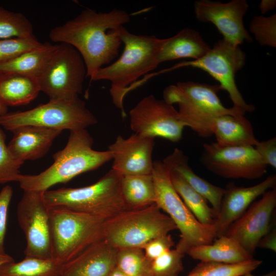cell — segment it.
<instances>
[{
    "label": "cell",
    "instance_id": "11",
    "mask_svg": "<svg viewBox=\"0 0 276 276\" xmlns=\"http://www.w3.org/2000/svg\"><path fill=\"white\" fill-rule=\"evenodd\" d=\"M245 59V54L239 46L233 45L222 39L200 58L182 62L174 68L192 66L206 72L218 81L222 90L227 92L234 108L244 113L251 112L255 107L245 102L235 79L236 74L244 65Z\"/></svg>",
    "mask_w": 276,
    "mask_h": 276
},
{
    "label": "cell",
    "instance_id": "39",
    "mask_svg": "<svg viewBox=\"0 0 276 276\" xmlns=\"http://www.w3.org/2000/svg\"><path fill=\"white\" fill-rule=\"evenodd\" d=\"M254 148L267 165H270L276 168V137H273L266 141L260 142L254 146Z\"/></svg>",
    "mask_w": 276,
    "mask_h": 276
},
{
    "label": "cell",
    "instance_id": "25",
    "mask_svg": "<svg viewBox=\"0 0 276 276\" xmlns=\"http://www.w3.org/2000/svg\"><path fill=\"white\" fill-rule=\"evenodd\" d=\"M40 92L36 77L16 74H2L0 103L7 107L28 104Z\"/></svg>",
    "mask_w": 276,
    "mask_h": 276
},
{
    "label": "cell",
    "instance_id": "46",
    "mask_svg": "<svg viewBox=\"0 0 276 276\" xmlns=\"http://www.w3.org/2000/svg\"><path fill=\"white\" fill-rule=\"evenodd\" d=\"M1 76H2V74H0V80H1Z\"/></svg>",
    "mask_w": 276,
    "mask_h": 276
},
{
    "label": "cell",
    "instance_id": "33",
    "mask_svg": "<svg viewBox=\"0 0 276 276\" xmlns=\"http://www.w3.org/2000/svg\"><path fill=\"white\" fill-rule=\"evenodd\" d=\"M24 163L16 159L6 144V135L0 126V184L18 181Z\"/></svg>",
    "mask_w": 276,
    "mask_h": 276
},
{
    "label": "cell",
    "instance_id": "19",
    "mask_svg": "<svg viewBox=\"0 0 276 276\" xmlns=\"http://www.w3.org/2000/svg\"><path fill=\"white\" fill-rule=\"evenodd\" d=\"M118 249L104 239L63 264L62 276H110L117 267Z\"/></svg>",
    "mask_w": 276,
    "mask_h": 276
},
{
    "label": "cell",
    "instance_id": "40",
    "mask_svg": "<svg viewBox=\"0 0 276 276\" xmlns=\"http://www.w3.org/2000/svg\"><path fill=\"white\" fill-rule=\"evenodd\" d=\"M275 225L260 239L257 245V247L276 252V228Z\"/></svg>",
    "mask_w": 276,
    "mask_h": 276
},
{
    "label": "cell",
    "instance_id": "17",
    "mask_svg": "<svg viewBox=\"0 0 276 276\" xmlns=\"http://www.w3.org/2000/svg\"><path fill=\"white\" fill-rule=\"evenodd\" d=\"M155 138L134 133L125 139L118 135L108 146L113 160L112 169L120 176L151 174Z\"/></svg>",
    "mask_w": 276,
    "mask_h": 276
},
{
    "label": "cell",
    "instance_id": "28",
    "mask_svg": "<svg viewBox=\"0 0 276 276\" xmlns=\"http://www.w3.org/2000/svg\"><path fill=\"white\" fill-rule=\"evenodd\" d=\"M168 168L174 188L195 218L202 224H214L216 217L206 199L194 190L176 172Z\"/></svg>",
    "mask_w": 276,
    "mask_h": 276
},
{
    "label": "cell",
    "instance_id": "3",
    "mask_svg": "<svg viewBox=\"0 0 276 276\" xmlns=\"http://www.w3.org/2000/svg\"><path fill=\"white\" fill-rule=\"evenodd\" d=\"M93 143V138L86 129L70 131L64 148L53 155L54 163L38 174H20L17 181L20 187L23 191L44 192L112 159L109 150H95Z\"/></svg>",
    "mask_w": 276,
    "mask_h": 276
},
{
    "label": "cell",
    "instance_id": "18",
    "mask_svg": "<svg viewBox=\"0 0 276 276\" xmlns=\"http://www.w3.org/2000/svg\"><path fill=\"white\" fill-rule=\"evenodd\" d=\"M276 175H271L260 183L248 187L227 185L222 199L214 225L217 237L224 235L229 226L237 220L255 200L275 187Z\"/></svg>",
    "mask_w": 276,
    "mask_h": 276
},
{
    "label": "cell",
    "instance_id": "1",
    "mask_svg": "<svg viewBox=\"0 0 276 276\" xmlns=\"http://www.w3.org/2000/svg\"><path fill=\"white\" fill-rule=\"evenodd\" d=\"M130 21V15L123 10L97 12L86 8L75 18L52 29L49 37L57 44L66 43L76 49L85 63L86 77L90 78L117 57L122 43L121 29Z\"/></svg>",
    "mask_w": 276,
    "mask_h": 276
},
{
    "label": "cell",
    "instance_id": "6",
    "mask_svg": "<svg viewBox=\"0 0 276 276\" xmlns=\"http://www.w3.org/2000/svg\"><path fill=\"white\" fill-rule=\"evenodd\" d=\"M152 175L155 203L172 219L180 232L175 248L186 254L192 247L212 243L217 237L214 224H203L195 218L174 188L169 169L163 161L153 162Z\"/></svg>",
    "mask_w": 276,
    "mask_h": 276
},
{
    "label": "cell",
    "instance_id": "41",
    "mask_svg": "<svg viewBox=\"0 0 276 276\" xmlns=\"http://www.w3.org/2000/svg\"><path fill=\"white\" fill-rule=\"evenodd\" d=\"M276 6L275 0H262L259 4V8L261 13H266L269 11L273 10Z\"/></svg>",
    "mask_w": 276,
    "mask_h": 276
},
{
    "label": "cell",
    "instance_id": "2",
    "mask_svg": "<svg viewBox=\"0 0 276 276\" xmlns=\"http://www.w3.org/2000/svg\"><path fill=\"white\" fill-rule=\"evenodd\" d=\"M120 36L124 45L121 56L113 63L99 68L90 79L110 81L113 102L124 112L123 99L130 86L159 64L158 56L167 38L134 34L124 26Z\"/></svg>",
    "mask_w": 276,
    "mask_h": 276
},
{
    "label": "cell",
    "instance_id": "20",
    "mask_svg": "<svg viewBox=\"0 0 276 276\" xmlns=\"http://www.w3.org/2000/svg\"><path fill=\"white\" fill-rule=\"evenodd\" d=\"M62 131L38 126H21L12 131L13 135L8 147L14 157L22 163L38 159L47 154Z\"/></svg>",
    "mask_w": 276,
    "mask_h": 276
},
{
    "label": "cell",
    "instance_id": "7",
    "mask_svg": "<svg viewBox=\"0 0 276 276\" xmlns=\"http://www.w3.org/2000/svg\"><path fill=\"white\" fill-rule=\"evenodd\" d=\"M52 259L70 261L92 244L104 239L105 220L64 208H50Z\"/></svg>",
    "mask_w": 276,
    "mask_h": 276
},
{
    "label": "cell",
    "instance_id": "9",
    "mask_svg": "<svg viewBox=\"0 0 276 276\" xmlns=\"http://www.w3.org/2000/svg\"><path fill=\"white\" fill-rule=\"evenodd\" d=\"M97 122L96 117L79 98L50 100L30 110L7 112L0 116V126L11 131L24 126L73 131L86 129Z\"/></svg>",
    "mask_w": 276,
    "mask_h": 276
},
{
    "label": "cell",
    "instance_id": "23",
    "mask_svg": "<svg viewBox=\"0 0 276 276\" xmlns=\"http://www.w3.org/2000/svg\"><path fill=\"white\" fill-rule=\"evenodd\" d=\"M210 48L198 31L185 28L167 38L157 60L159 64L180 58L197 60L204 56Z\"/></svg>",
    "mask_w": 276,
    "mask_h": 276
},
{
    "label": "cell",
    "instance_id": "16",
    "mask_svg": "<svg viewBox=\"0 0 276 276\" xmlns=\"http://www.w3.org/2000/svg\"><path fill=\"white\" fill-rule=\"evenodd\" d=\"M248 8L245 0H233L225 3L198 0L194 3L196 18L202 22L213 24L222 35L223 39L235 46L252 40L243 20Z\"/></svg>",
    "mask_w": 276,
    "mask_h": 276
},
{
    "label": "cell",
    "instance_id": "34",
    "mask_svg": "<svg viewBox=\"0 0 276 276\" xmlns=\"http://www.w3.org/2000/svg\"><path fill=\"white\" fill-rule=\"evenodd\" d=\"M185 255L176 248L171 249L152 260L153 276H178L183 270L182 259Z\"/></svg>",
    "mask_w": 276,
    "mask_h": 276
},
{
    "label": "cell",
    "instance_id": "14",
    "mask_svg": "<svg viewBox=\"0 0 276 276\" xmlns=\"http://www.w3.org/2000/svg\"><path fill=\"white\" fill-rule=\"evenodd\" d=\"M129 121L135 133L172 142L180 140L186 127L173 105L152 95L144 97L130 110Z\"/></svg>",
    "mask_w": 276,
    "mask_h": 276
},
{
    "label": "cell",
    "instance_id": "27",
    "mask_svg": "<svg viewBox=\"0 0 276 276\" xmlns=\"http://www.w3.org/2000/svg\"><path fill=\"white\" fill-rule=\"evenodd\" d=\"M120 189L128 209L145 208L155 203L152 174L121 176Z\"/></svg>",
    "mask_w": 276,
    "mask_h": 276
},
{
    "label": "cell",
    "instance_id": "5",
    "mask_svg": "<svg viewBox=\"0 0 276 276\" xmlns=\"http://www.w3.org/2000/svg\"><path fill=\"white\" fill-rule=\"evenodd\" d=\"M120 177L111 169L92 185L47 190L43 197L49 208H64L106 220L128 210L122 195Z\"/></svg>",
    "mask_w": 276,
    "mask_h": 276
},
{
    "label": "cell",
    "instance_id": "24",
    "mask_svg": "<svg viewBox=\"0 0 276 276\" xmlns=\"http://www.w3.org/2000/svg\"><path fill=\"white\" fill-rule=\"evenodd\" d=\"M209 244L191 247L186 252L192 258L200 261H212L234 264L254 258L235 239L222 235Z\"/></svg>",
    "mask_w": 276,
    "mask_h": 276
},
{
    "label": "cell",
    "instance_id": "42",
    "mask_svg": "<svg viewBox=\"0 0 276 276\" xmlns=\"http://www.w3.org/2000/svg\"><path fill=\"white\" fill-rule=\"evenodd\" d=\"M14 261L13 258L6 252H0V267L3 264Z\"/></svg>",
    "mask_w": 276,
    "mask_h": 276
},
{
    "label": "cell",
    "instance_id": "4",
    "mask_svg": "<svg viewBox=\"0 0 276 276\" xmlns=\"http://www.w3.org/2000/svg\"><path fill=\"white\" fill-rule=\"evenodd\" d=\"M220 90L219 84L179 82L164 89L163 99L170 104H177L179 117L185 126L191 128L199 136L206 138L213 135L212 125L218 116L245 114L233 107H225L217 95Z\"/></svg>",
    "mask_w": 276,
    "mask_h": 276
},
{
    "label": "cell",
    "instance_id": "10",
    "mask_svg": "<svg viewBox=\"0 0 276 276\" xmlns=\"http://www.w3.org/2000/svg\"><path fill=\"white\" fill-rule=\"evenodd\" d=\"M86 67L78 51L64 43L56 44L51 57L37 78L40 91L50 100L79 98L86 77Z\"/></svg>",
    "mask_w": 276,
    "mask_h": 276
},
{
    "label": "cell",
    "instance_id": "38",
    "mask_svg": "<svg viewBox=\"0 0 276 276\" xmlns=\"http://www.w3.org/2000/svg\"><path fill=\"white\" fill-rule=\"evenodd\" d=\"M13 195L11 186L7 185L0 191V252H5L4 241L6 234L9 206Z\"/></svg>",
    "mask_w": 276,
    "mask_h": 276
},
{
    "label": "cell",
    "instance_id": "36",
    "mask_svg": "<svg viewBox=\"0 0 276 276\" xmlns=\"http://www.w3.org/2000/svg\"><path fill=\"white\" fill-rule=\"evenodd\" d=\"M41 43L34 35L23 38L0 39V63L8 61Z\"/></svg>",
    "mask_w": 276,
    "mask_h": 276
},
{
    "label": "cell",
    "instance_id": "45",
    "mask_svg": "<svg viewBox=\"0 0 276 276\" xmlns=\"http://www.w3.org/2000/svg\"><path fill=\"white\" fill-rule=\"evenodd\" d=\"M8 107L0 103V116L7 112Z\"/></svg>",
    "mask_w": 276,
    "mask_h": 276
},
{
    "label": "cell",
    "instance_id": "32",
    "mask_svg": "<svg viewBox=\"0 0 276 276\" xmlns=\"http://www.w3.org/2000/svg\"><path fill=\"white\" fill-rule=\"evenodd\" d=\"M33 25L22 13L0 7V39L23 38L33 34Z\"/></svg>",
    "mask_w": 276,
    "mask_h": 276
},
{
    "label": "cell",
    "instance_id": "22",
    "mask_svg": "<svg viewBox=\"0 0 276 276\" xmlns=\"http://www.w3.org/2000/svg\"><path fill=\"white\" fill-rule=\"evenodd\" d=\"M216 143L222 146H252L259 142L250 122L244 116L223 114L217 117L211 128Z\"/></svg>",
    "mask_w": 276,
    "mask_h": 276
},
{
    "label": "cell",
    "instance_id": "21",
    "mask_svg": "<svg viewBox=\"0 0 276 276\" xmlns=\"http://www.w3.org/2000/svg\"><path fill=\"white\" fill-rule=\"evenodd\" d=\"M163 162L170 169L176 172L211 204L216 217L225 191V188L213 185L197 175L191 168L188 156L178 148H175Z\"/></svg>",
    "mask_w": 276,
    "mask_h": 276
},
{
    "label": "cell",
    "instance_id": "43",
    "mask_svg": "<svg viewBox=\"0 0 276 276\" xmlns=\"http://www.w3.org/2000/svg\"><path fill=\"white\" fill-rule=\"evenodd\" d=\"M110 276H127L121 271H120L118 268H115Z\"/></svg>",
    "mask_w": 276,
    "mask_h": 276
},
{
    "label": "cell",
    "instance_id": "29",
    "mask_svg": "<svg viewBox=\"0 0 276 276\" xmlns=\"http://www.w3.org/2000/svg\"><path fill=\"white\" fill-rule=\"evenodd\" d=\"M62 265L53 259L25 257L2 265L0 276H62Z\"/></svg>",
    "mask_w": 276,
    "mask_h": 276
},
{
    "label": "cell",
    "instance_id": "26",
    "mask_svg": "<svg viewBox=\"0 0 276 276\" xmlns=\"http://www.w3.org/2000/svg\"><path fill=\"white\" fill-rule=\"evenodd\" d=\"M56 44L48 42L26 51L15 57L0 63V74H16L37 78L43 70Z\"/></svg>",
    "mask_w": 276,
    "mask_h": 276
},
{
    "label": "cell",
    "instance_id": "44",
    "mask_svg": "<svg viewBox=\"0 0 276 276\" xmlns=\"http://www.w3.org/2000/svg\"><path fill=\"white\" fill-rule=\"evenodd\" d=\"M243 276H256V275H254L251 274V272H250V273H247L245 274ZM258 276H276V271L272 270L267 273L264 274L262 275H258Z\"/></svg>",
    "mask_w": 276,
    "mask_h": 276
},
{
    "label": "cell",
    "instance_id": "8",
    "mask_svg": "<svg viewBox=\"0 0 276 276\" xmlns=\"http://www.w3.org/2000/svg\"><path fill=\"white\" fill-rule=\"evenodd\" d=\"M177 229L172 219L154 203L125 210L106 220L104 240L118 248H142L152 239Z\"/></svg>",
    "mask_w": 276,
    "mask_h": 276
},
{
    "label": "cell",
    "instance_id": "13",
    "mask_svg": "<svg viewBox=\"0 0 276 276\" xmlns=\"http://www.w3.org/2000/svg\"><path fill=\"white\" fill-rule=\"evenodd\" d=\"M43 192L24 191L18 203L17 217L26 241L25 257L53 259L50 208Z\"/></svg>",
    "mask_w": 276,
    "mask_h": 276
},
{
    "label": "cell",
    "instance_id": "35",
    "mask_svg": "<svg viewBox=\"0 0 276 276\" xmlns=\"http://www.w3.org/2000/svg\"><path fill=\"white\" fill-rule=\"evenodd\" d=\"M249 31L263 46L276 47V14L255 16L249 25Z\"/></svg>",
    "mask_w": 276,
    "mask_h": 276
},
{
    "label": "cell",
    "instance_id": "30",
    "mask_svg": "<svg viewBox=\"0 0 276 276\" xmlns=\"http://www.w3.org/2000/svg\"><path fill=\"white\" fill-rule=\"evenodd\" d=\"M262 261L254 258L238 263L200 261L185 276H243L257 268Z\"/></svg>",
    "mask_w": 276,
    "mask_h": 276
},
{
    "label": "cell",
    "instance_id": "12",
    "mask_svg": "<svg viewBox=\"0 0 276 276\" xmlns=\"http://www.w3.org/2000/svg\"><path fill=\"white\" fill-rule=\"evenodd\" d=\"M200 162L210 171L226 179L253 180L267 172V165L252 146H222L205 143Z\"/></svg>",
    "mask_w": 276,
    "mask_h": 276
},
{
    "label": "cell",
    "instance_id": "37",
    "mask_svg": "<svg viewBox=\"0 0 276 276\" xmlns=\"http://www.w3.org/2000/svg\"><path fill=\"white\" fill-rule=\"evenodd\" d=\"M174 242L169 234L157 237L147 243L142 249L151 261L172 249Z\"/></svg>",
    "mask_w": 276,
    "mask_h": 276
},
{
    "label": "cell",
    "instance_id": "31",
    "mask_svg": "<svg viewBox=\"0 0 276 276\" xmlns=\"http://www.w3.org/2000/svg\"><path fill=\"white\" fill-rule=\"evenodd\" d=\"M151 263L141 248L118 249L117 268L127 276H153Z\"/></svg>",
    "mask_w": 276,
    "mask_h": 276
},
{
    "label": "cell",
    "instance_id": "15",
    "mask_svg": "<svg viewBox=\"0 0 276 276\" xmlns=\"http://www.w3.org/2000/svg\"><path fill=\"white\" fill-rule=\"evenodd\" d=\"M276 187L255 201L227 228L224 235L237 241L254 256L260 239L275 224Z\"/></svg>",
    "mask_w": 276,
    "mask_h": 276
}]
</instances>
